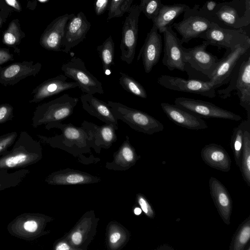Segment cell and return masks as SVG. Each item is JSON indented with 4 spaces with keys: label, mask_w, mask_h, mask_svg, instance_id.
Returning a JSON list of instances; mask_svg holds the SVG:
<instances>
[{
    "label": "cell",
    "mask_w": 250,
    "mask_h": 250,
    "mask_svg": "<svg viewBox=\"0 0 250 250\" xmlns=\"http://www.w3.org/2000/svg\"><path fill=\"white\" fill-rule=\"evenodd\" d=\"M46 128L59 129L61 133L48 138L54 147L66 151L74 155L90 151L89 138L87 131L82 126L77 127L70 124L61 122L47 124Z\"/></svg>",
    "instance_id": "6da1fadb"
},
{
    "label": "cell",
    "mask_w": 250,
    "mask_h": 250,
    "mask_svg": "<svg viewBox=\"0 0 250 250\" xmlns=\"http://www.w3.org/2000/svg\"><path fill=\"white\" fill-rule=\"evenodd\" d=\"M107 104L118 120L123 121L136 131L152 135L164 129L161 122L146 112L120 103L108 101Z\"/></svg>",
    "instance_id": "7a4b0ae2"
},
{
    "label": "cell",
    "mask_w": 250,
    "mask_h": 250,
    "mask_svg": "<svg viewBox=\"0 0 250 250\" xmlns=\"http://www.w3.org/2000/svg\"><path fill=\"white\" fill-rule=\"evenodd\" d=\"M39 143L26 132H21L13 149L0 158V169L23 167L42 158Z\"/></svg>",
    "instance_id": "3957f363"
},
{
    "label": "cell",
    "mask_w": 250,
    "mask_h": 250,
    "mask_svg": "<svg viewBox=\"0 0 250 250\" xmlns=\"http://www.w3.org/2000/svg\"><path fill=\"white\" fill-rule=\"evenodd\" d=\"M219 26L238 29L250 23V0H232L218 3L212 16Z\"/></svg>",
    "instance_id": "277c9868"
},
{
    "label": "cell",
    "mask_w": 250,
    "mask_h": 250,
    "mask_svg": "<svg viewBox=\"0 0 250 250\" xmlns=\"http://www.w3.org/2000/svg\"><path fill=\"white\" fill-rule=\"evenodd\" d=\"M228 86L217 91L221 99L231 96L236 91L240 105L246 111L248 119L250 120V51L237 64L229 82Z\"/></svg>",
    "instance_id": "5b68a950"
},
{
    "label": "cell",
    "mask_w": 250,
    "mask_h": 250,
    "mask_svg": "<svg viewBox=\"0 0 250 250\" xmlns=\"http://www.w3.org/2000/svg\"><path fill=\"white\" fill-rule=\"evenodd\" d=\"M78 101V98L64 94L41 104L35 111L33 125L36 127L63 121L72 114Z\"/></svg>",
    "instance_id": "8992f818"
},
{
    "label": "cell",
    "mask_w": 250,
    "mask_h": 250,
    "mask_svg": "<svg viewBox=\"0 0 250 250\" xmlns=\"http://www.w3.org/2000/svg\"><path fill=\"white\" fill-rule=\"evenodd\" d=\"M213 22L211 17L203 11L199 4H195L184 12L181 21L173 23L171 26L181 36L180 40L183 44L199 38Z\"/></svg>",
    "instance_id": "52a82bcc"
},
{
    "label": "cell",
    "mask_w": 250,
    "mask_h": 250,
    "mask_svg": "<svg viewBox=\"0 0 250 250\" xmlns=\"http://www.w3.org/2000/svg\"><path fill=\"white\" fill-rule=\"evenodd\" d=\"M199 38L207 41L209 45L229 51L240 45L250 44V38L243 29L226 28L214 22Z\"/></svg>",
    "instance_id": "ba28073f"
},
{
    "label": "cell",
    "mask_w": 250,
    "mask_h": 250,
    "mask_svg": "<svg viewBox=\"0 0 250 250\" xmlns=\"http://www.w3.org/2000/svg\"><path fill=\"white\" fill-rule=\"evenodd\" d=\"M99 220L94 210L87 211L62 237L75 250H87L96 235Z\"/></svg>",
    "instance_id": "9c48e42d"
},
{
    "label": "cell",
    "mask_w": 250,
    "mask_h": 250,
    "mask_svg": "<svg viewBox=\"0 0 250 250\" xmlns=\"http://www.w3.org/2000/svg\"><path fill=\"white\" fill-rule=\"evenodd\" d=\"M61 70L65 76L78 84L83 92L92 95L104 94L102 83L87 70L84 62L80 58L73 57L62 64Z\"/></svg>",
    "instance_id": "30bf717a"
},
{
    "label": "cell",
    "mask_w": 250,
    "mask_h": 250,
    "mask_svg": "<svg viewBox=\"0 0 250 250\" xmlns=\"http://www.w3.org/2000/svg\"><path fill=\"white\" fill-rule=\"evenodd\" d=\"M124 21L120 45L121 59L128 64L134 58L138 36L139 19L141 12L138 5L131 6Z\"/></svg>",
    "instance_id": "8fae6325"
},
{
    "label": "cell",
    "mask_w": 250,
    "mask_h": 250,
    "mask_svg": "<svg viewBox=\"0 0 250 250\" xmlns=\"http://www.w3.org/2000/svg\"><path fill=\"white\" fill-rule=\"evenodd\" d=\"M175 104L200 117L215 118L239 121L242 117L231 111L224 109L214 104L200 100L178 97Z\"/></svg>",
    "instance_id": "7c38bea8"
},
{
    "label": "cell",
    "mask_w": 250,
    "mask_h": 250,
    "mask_svg": "<svg viewBox=\"0 0 250 250\" xmlns=\"http://www.w3.org/2000/svg\"><path fill=\"white\" fill-rule=\"evenodd\" d=\"M161 86L174 91L201 95L210 98L216 96L215 88L209 82L162 75L157 79Z\"/></svg>",
    "instance_id": "4fadbf2b"
},
{
    "label": "cell",
    "mask_w": 250,
    "mask_h": 250,
    "mask_svg": "<svg viewBox=\"0 0 250 250\" xmlns=\"http://www.w3.org/2000/svg\"><path fill=\"white\" fill-rule=\"evenodd\" d=\"M250 49V44H245L227 50L228 53L219 59L208 80L215 89L229 83L235 68Z\"/></svg>",
    "instance_id": "5bb4252c"
},
{
    "label": "cell",
    "mask_w": 250,
    "mask_h": 250,
    "mask_svg": "<svg viewBox=\"0 0 250 250\" xmlns=\"http://www.w3.org/2000/svg\"><path fill=\"white\" fill-rule=\"evenodd\" d=\"M207 41L192 48L184 47L187 67L190 66L196 71L205 75L210 79L219 59L206 50L208 46Z\"/></svg>",
    "instance_id": "9a60e30c"
},
{
    "label": "cell",
    "mask_w": 250,
    "mask_h": 250,
    "mask_svg": "<svg viewBox=\"0 0 250 250\" xmlns=\"http://www.w3.org/2000/svg\"><path fill=\"white\" fill-rule=\"evenodd\" d=\"M163 33L164 39L163 65L170 71L177 69L186 71L184 47L180 39L171 26L167 27Z\"/></svg>",
    "instance_id": "2e32d148"
},
{
    "label": "cell",
    "mask_w": 250,
    "mask_h": 250,
    "mask_svg": "<svg viewBox=\"0 0 250 250\" xmlns=\"http://www.w3.org/2000/svg\"><path fill=\"white\" fill-rule=\"evenodd\" d=\"M91 23L83 12H79L67 22L62 42V51L68 53L70 49L81 42L86 38L91 27Z\"/></svg>",
    "instance_id": "e0dca14e"
},
{
    "label": "cell",
    "mask_w": 250,
    "mask_h": 250,
    "mask_svg": "<svg viewBox=\"0 0 250 250\" xmlns=\"http://www.w3.org/2000/svg\"><path fill=\"white\" fill-rule=\"evenodd\" d=\"M162 50L161 35L157 28L152 25L147 34L145 42L137 56L138 61L142 59L146 73H149L158 62Z\"/></svg>",
    "instance_id": "ac0fdd59"
},
{
    "label": "cell",
    "mask_w": 250,
    "mask_h": 250,
    "mask_svg": "<svg viewBox=\"0 0 250 250\" xmlns=\"http://www.w3.org/2000/svg\"><path fill=\"white\" fill-rule=\"evenodd\" d=\"M81 126L85 129L89 138V145L97 152L102 148H109L117 139L115 129L111 124L99 126L93 123L84 121Z\"/></svg>",
    "instance_id": "d6986e66"
},
{
    "label": "cell",
    "mask_w": 250,
    "mask_h": 250,
    "mask_svg": "<svg viewBox=\"0 0 250 250\" xmlns=\"http://www.w3.org/2000/svg\"><path fill=\"white\" fill-rule=\"evenodd\" d=\"M74 14H65L54 19L46 27L40 38V44L45 49L54 51H62V42L64 29L68 21Z\"/></svg>",
    "instance_id": "ffe728a7"
},
{
    "label": "cell",
    "mask_w": 250,
    "mask_h": 250,
    "mask_svg": "<svg viewBox=\"0 0 250 250\" xmlns=\"http://www.w3.org/2000/svg\"><path fill=\"white\" fill-rule=\"evenodd\" d=\"M161 107L169 120L179 126L196 130L208 127L207 123L201 118L175 104L162 103Z\"/></svg>",
    "instance_id": "44dd1931"
},
{
    "label": "cell",
    "mask_w": 250,
    "mask_h": 250,
    "mask_svg": "<svg viewBox=\"0 0 250 250\" xmlns=\"http://www.w3.org/2000/svg\"><path fill=\"white\" fill-rule=\"evenodd\" d=\"M210 194L218 214L227 225L230 224L232 201L228 190L218 180L211 177L209 180Z\"/></svg>",
    "instance_id": "7402d4cb"
},
{
    "label": "cell",
    "mask_w": 250,
    "mask_h": 250,
    "mask_svg": "<svg viewBox=\"0 0 250 250\" xmlns=\"http://www.w3.org/2000/svg\"><path fill=\"white\" fill-rule=\"evenodd\" d=\"M67 77L60 74L49 79L38 85L33 91L30 102L37 103L64 91L78 87L76 82H67Z\"/></svg>",
    "instance_id": "603a6c76"
},
{
    "label": "cell",
    "mask_w": 250,
    "mask_h": 250,
    "mask_svg": "<svg viewBox=\"0 0 250 250\" xmlns=\"http://www.w3.org/2000/svg\"><path fill=\"white\" fill-rule=\"evenodd\" d=\"M46 181L53 185H76L97 183L101 179L84 171L66 168L53 172Z\"/></svg>",
    "instance_id": "cb8c5ba5"
},
{
    "label": "cell",
    "mask_w": 250,
    "mask_h": 250,
    "mask_svg": "<svg viewBox=\"0 0 250 250\" xmlns=\"http://www.w3.org/2000/svg\"><path fill=\"white\" fill-rule=\"evenodd\" d=\"M83 108L90 115L105 124L112 125L118 129V120L112 113L107 104L92 94H84L80 97Z\"/></svg>",
    "instance_id": "d4e9b609"
},
{
    "label": "cell",
    "mask_w": 250,
    "mask_h": 250,
    "mask_svg": "<svg viewBox=\"0 0 250 250\" xmlns=\"http://www.w3.org/2000/svg\"><path fill=\"white\" fill-rule=\"evenodd\" d=\"M42 65L37 63L24 62H16L0 70V83L3 84H14L31 75H35L40 70Z\"/></svg>",
    "instance_id": "484cf974"
},
{
    "label": "cell",
    "mask_w": 250,
    "mask_h": 250,
    "mask_svg": "<svg viewBox=\"0 0 250 250\" xmlns=\"http://www.w3.org/2000/svg\"><path fill=\"white\" fill-rule=\"evenodd\" d=\"M201 156L203 162L212 168L223 172L230 170L231 159L221 145L211 143L205 146L201 150Z\"/></svg>",
    "instance_id": "4316f807"
},
{
    "label": "cell",
    "mask_w": 250,
    "mask_h": 250,
    "mask_svg": "<svg viewBox=\"0 0 250 250\" xmlns=\"http://www.w3.org/2000/svg\"><path fill=\"white\" fill-rule=\"evenodd\" d=\"M126 135L118 150L113 154L111 162L106 163V168L114 170H126L133 166L140 158Z\"/></svg>",
    "instance_id": "83f0119b"
},
{
    "label": "cell",
    "mask_w": 250,
    "mask_h": 250,
    "mask_svg": "<svg viewBox=\"0 0 250 250\" xmlns=\"http://www.w3.org/2000/svg\"><path fill=\"white\" fill-rule=\"evenodd\" d=\"M189 7L184 3L163 4L157 16L152 20L153 26L159 33H163L167 27L171 26L175 20Z\"/></svg>",
    "instance_id": "f1b7e54d"
},
{
    "label": "cell",
    "mask_w": 250,
    "mask_h": 250,
    "mask_svg": "<svg viewBox=\"0 0 250 250\" xmlns=\"http://www.w3.org/2000/svg\"><path fill=\"white\" fill-rule=\"evenodd\" d=\"M130 237L128 230L120 223L112 221L107 225L105 244L109 250H120L128 243Z\"/></svg>",
    "instance_id": "f546056e"
},
{
    "label": "cell",
    "mask_w": 250,
    "mask_h": 250,
    "mask_svg": "<svg viewBox=\"0 0 250 250\" xmlns=\"http://www.w3.org/2000/svg\"><path fill=\"white\" fill-rule=\"evenodd\" d=\"M250 240V215L238 226L234 233L229 247V250H244Z\"/></svg>",
    "instance_id": "4dcf8cb0"
},
{
    "label": "cell",
    "mask_w": 250,
    "mask_h": 250,
    "mask_svg": "<svg viewBox=\"0 0 250 250\" xmlns=\"http://www.w3.org/2000/svg\"><path fill=\"white\" fill-rule=\"evenodd\" d=\"M97 51L101 60L104 73L106 75L110 74L111 67L114 65L115 45L111 35L97 46Z\"/></svg>",
    "instance_id": "1f68e13d"
},
{
    "label": "cell",
    "mask_w": 250,
    "mask_h": 250,
    "mask_svg": "<svg viewBox=\"0 0 250 250\" xmlns=\"http://www.w3.org/2000/svg\"><path fill=\"white\" fill-rule=\"evenodd\" d=\"M250 127V119L244 120L233 130L230 139V147L235 163L240 168L241 153L243 142V134L245 130Z\"/></svg>",
    "instance_id": "d6a6232c"
},
{
    "label": "cell",
    "mask_w": 250,
    "mask_h": 250,
    "mask_svg": "<svg viewBox=\"0 0 250 250\" xmlns=\"http://www.w3.org/2000/svg\"><path fill=\"white\" fill-rule=\"evenodd\" d=\"M244 181L250 187V132L249 127L243 134V142L239 168Z\"/></svg>",
    "instance_id": "836d02e7"
},
{
    "label": "cell",
    "mask_w": 250,
    "mask_h": 250,
    "mask_svg": "<svg viewBox=\"0 0 250 250\" xmlns=\"http://www.w3.org/2000/svg\"><path fill=\"white\" fill-rule=\"evenodd\" d=\"M120 84L125 91L143 99H146L147 93L145 88L138 81L126 73L120 72Z\"/></svg>",
    "instance_id": "e575fe53"
},
{
    "label": "cell",
    "mask_w": 250,
    "mask_h": 250,
    "mask_svg": "<svg viewBox=\"0 0 250 250\" xmlns=\"http://www.w3.org/2000/svg\"><path fill=\"white\" fill-rule=\"evenodd\" d=\"M134 0H110L107 20L119 18L128 13Z\"/></svg>",
    "instance_id": "d590c367"
},
{
    "label": "cell",
    "mask_w": 250,
    "mask_h": 250,
    "mask_svg": "<svg viewBox=\"0 0 250 250\" xmlns=\"http://www.w3.org/2000/svg\"><path fill=\"white\" fill-rule=\"evenodd\" d=\"M163 5L161 0H141L138 7L141 13H143L148 19L152 20Z\"/></svg>",
    "instance_id": "8d00e7d4"
},
{
    "label": "cell",
    "mask_w": 250,
    "mask_h": 250,
    "mask_svg": "<svg viewBox=\"0 0 250 250\" xmlns=\"http://www.w3.org/2000/svg\"><path fill=\"white\" fill-rule=\"evenodd\" d=\"M20 37L19 28L16 23L13 21L3 35V42L7 45H14L19 42Z\"/></svg>",
    "instance_id": "74e56055"
},
{
    "label": "cell",
    "mask_w": 250,
    "mask_h": 250,
    "mask_svg": "<svg viewBox=\"0 0 250 250\" xmlns=\"http://www.w3.org/2000/svg\"><path fill=\"white\" fill-rule=\"evenodd\" d=\"M136 200L145 215L150 219H154L155 216V211L144 195L140 193H137Z\"/></svg>",
    "instance_id": "f35d334b"
},
{
    "label": "cell",
    "mask_w": 250,
    "mask_h": 250,
    "mask_svg": "<svg viewBox=\"0 0 250 250\" xmlns=\"http://www.w3.org/2000/svg\"><path fill=\"white\" fill-rule=\"evenodd\" d=\"M17 133L13 132L0 136V153L3 152L15 142Z\"/></svg>",
    "instance_id": "ab89813d"
},
{
    "label": "cell",
    "mask_w": 250,
    "mask_h": 250,
    "mask_svg": "<svg viewBox=\"0 0 250 250\" xmlns=\"http://www.w3.org/2000/svg\"><path fill=\"white\" fill-rule=\"evenodd\" d=\"M13 108L9 104H0V124L4 123L13 116Z\"/></svg>",
    "instance_id": "60d3db41"
},
{
    "label": "cell",
    "mask_w": 250,
    "mask_h": 250,
    "mask_svg": "<svg viewBox=\"0 0 250 250\" xmlns=\"http://www.w3.org/2000/svg\"><path fill=\"white\" fill-rule=\"evenodd\" d=\"M110 0H95L94 7L97 16H100L105 12L109 6Z\"/></svg>",
    "instance_id": "b9f144b4"
},
{
    "label": "cell",
    "mask_w": 250,
    "mask_h": 250,
    "mask_svg": "<svg viewBox=\"0 0 250 250\" xmlns=\"http://www.w3.org/2000/svg\"><path fill=\"white\" fill-rule=\"evenodd\" d=\"M54 249L55 250H75L63 237L58 239L54 244Z\"/></svg>",
    "instance_id": "7bdbcfd3"
},
{
    "label": "cell",
    "mask_w": 250,
    "mask_h": 250,
    "mask_svg": "<svg viewBox=\"0 0 250 250\" xmlns=\"http://www.w3.org/2000/svg\"><path fill=\"white\" fill-rule=\"evenodd\" d=\"M217 3L214 0H208L206 1L200 8L212 18Z\"/></svg>",
    "instance_id": "ee69618b"
},
{
    "label": "cell",
    "mask_w": 250,
    "mask_h": 250,
    "mask_svg": "<svg viewBox=\"0 0 250 250\" xmlns=\"http://www.w3.org/2000/svg\"><path fill=\"white\" fill-rule=\"evenodd\" d=\"M12 56L7 51L0 49V65L10 61Z\"/></svg>",
    "instance_id": "f6af8a7d"
},
{
    "label": "cell",
    "mask_w": 250,
    "mask_h": 250,
    "mask_svg": "<svg viewBox=\"0 0 250 250\" xmlns=\"http://www.w3.org/2000/svg\"><path fill=\"white\" fill-rule=\"evenodd\" d=\"M7 4L14 8L16 10L21 11V6L17 0H5Z\"/></svg>",
    "instance_id": "bcb514c9"
},
{
    "label": "cell",
    "mask_w": 250,
    "mask_h": 250,
    "mask_svg": "<svg viewBox=\"0 0 250 250\" xmlns=\"http://www.w3.org/2000/svg\"><path fill=\"white\" fill-rule=\"evenodd\" d=\"M133 212L136 215H139L142 213V210L140 208L137 207L134 208Z\"/></svg>",
    "instance_id": "7dc6e473"
},
{
    "label": "cell",
    "mask_w": 250,
    "mask_h": 250,
    "mask_svg": "<svg viewBox=\"0 0 250 250\" xmlns=\"http://www.w3.org/2000/svg\"><path fill=\"white\" fill-rule=\"evenodd\" d=\"M39 0L41 2H45V1H47L48 0Z\"/></svg>",
    "instance_id": "c3c4849f"
},
{
    "label": "cell",
    "mask_w": 250,
    "mask_h": 250,
    "mask_svg": "<svg viewBox=\"0 0 250 250\" xmlns=\"http://www.w3.org/2000/svg\"><path fill=\"white\" fill-rule=\"evenodd\" d=\"M1 23V19L0 18V25Z\"/></svg>",
    "instance_id": "681fc988"
}]
</instances>
